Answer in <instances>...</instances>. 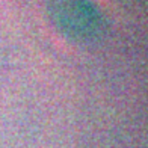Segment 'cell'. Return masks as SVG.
<instances>
[{
	"label": "cell",
	"instance_id": "cell-1",
	"mask_svg": "<svg viewBox=\"0 0 148 148\" xmlns=\"http://www.w3.org/2000/svg\"><path fill=\"white\" fill-rule=\"evenodd\" d=\"M49 17L65 38L77 44L97 42L107 32V20L92 0H50Z\"/></svg>",
	"mask_w": 148,
	"mask_h": 148
}]
</instances>
